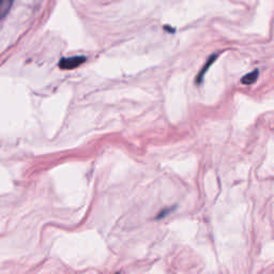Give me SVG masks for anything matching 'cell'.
<instances>
[{"mask_svg": "<svg viewBox=\"0 0 274 274\" xmlns=\"http://www.w3.org/2000/svg\"><path fill=\"white\" fill-rule=\"evenodd\" d=\"M87 58L85 56H73V57L62 58L59 61V68L62 70H73L86 62Z\"/></svg>", "mask_w": 274, "mask_h": 274, "instance_id": "6da1fadb", "label": "cell"}, {"mask_svg": "<svg viewBox=\"0 0 274 274\" xmlns=\"http://www.w3.org/2000/svg\"><path fill=\"white\" fill-rule=\"evenodd\" d=\"M13 4L12 0H0V21L7 16Z\"/></svg>", "mask_w": 274, "mask_h": 274, "instance_id": "7a4b0ae2", "label": "cell"}, {"mask_svg": "<svg viewBox=\"0 0 274 274\" xmlns=\"http://www.w3.org/2000/svg\"><path fill=\"white\" fill-rule=\"evenodd\" d=\"M258 74H259V72H258V70H254V71H252L251 73L244 75V76H243V78H242V84H244V85H252V84H254L257 80V78H258Z\"/></svg>", "mask_w": 274, "mask_h": 274, "instance_id": "3957f363", "label": "cell"}, {"mask_svg": "<svg viewBox=\"0 0 274 274\" xmlns=\"http://www.w3.org/2000/svg\"><path fill=\"white\" fill-rule=\"evenodd\" d=\"M216 57H217V54H215V55H212L211 57L209 58V60H208V62H207V64H205L204 65V68H202V70H201V72L199 73V75L197 76V82H201V79H202V76H204V74H205V72H207L208 71V68L210 67V65L212 64V62L214 61V60L216 59Z\"/></svg>", "mask_w": 274, "mask_h": 274, "instance_id": "277c9868", "label": "cell"}]
</instances>
